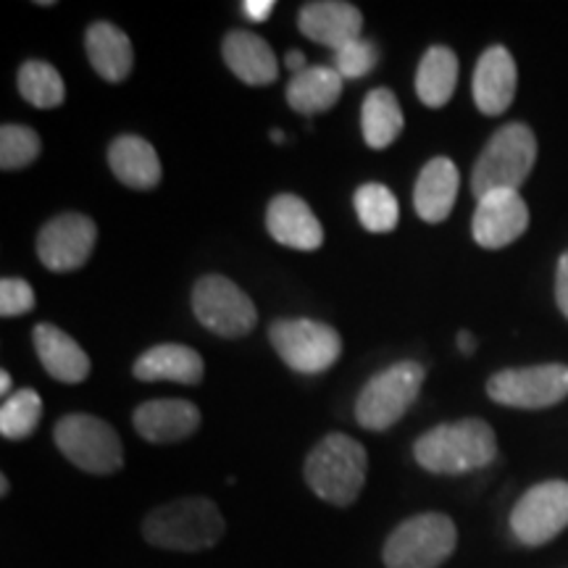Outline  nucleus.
I'll return each instance as SVG.
<instances>
[{
    "label": "nucleus",
    "mask_w": 568,
    "mask_h": 568,
    "mask_svg": "<svg viewBox=\"0 0 568 568\" xmlns=\"http://www.w3.org/2000/svg\"><path fill=\"white\" fill-rule=\"evenodd\" d=\"M414 458L424 471L443 477L479 471L497 458V439L481 418H460L424 432L414 445Z\"/></svg>",
    "instance_id": "nucleus-1"
},
{
    "label": "nucleus",
    "mask_w": 568,
    "mask_h": 568,
    "mask_svg": "<svg viewBox=\"0 0 568 568\" xmlns=\"http://www.w3.org/2000/svg\"><path fill=\"white\" fill-rule=\"evenodd\" d=\"M224 516L209 497H180L151 510L142 521V537L161 550L201 552L224 537Z\"/></svg>",
    "instance_id": "nucleus-2"
},
{
    "label": "nucleus",
    "mask_w": 568,
    "mask_h": 568,
    "mask_svg": "<svg viewBox=\"0 0 568 568\" xmlns=\"http://www.w3.org/2000/svg\"><path fill=\"white\" fill-rule=\"evenodd\" d=\"M305 481L332 506H353L366 485L368 456L358 439L332 432L305 458Z\"/></svg>",
    "instance_id": "nucleus-3"
},
{
    "label": "nucleus",
    "mask_w": 568,
    "mask_h": 568,
    "mask_svg": "<svg viewBox=\"0 0 568 568\" xmlns=\"http://www.w3.org/2000/svg\"><path fill=\"white\" fill-rule=\"evenodd\" d=\"M537 161V138L527 124L510 122L500 126L485 151L474 163L471 172V193L485 197L495 190H516L529 180L531 169Z\"/></svg>",
    "instance_id": "nucleus-4"
},
{
    "label": "nucleus",
    "mask_w": 568,
    "mask_h": 568,
    "mask_svg": "<svg viewBox=\"0 0 568 568\" xmlns=\"http://www.w3.org/2000/svg\"><path fill=\"white\" fill-rule=\"evenodd\" d=\"M424 379L426 368L416 361H400L374 374L355 400V422L368 432H387L414 406Z\"/></svg>",
    "instance_id": "nucleus-5"
},
{
    "label": "nucleus",
    "mask_w": 568,
    "mask_h": 568,
    "mask_svg": "<svg viewBox=\"0 0 568 568\" xmlns=\"http://www.w3.org/2000/svg\"><path fill=\"white\" fill-rule=\"evenodd\" d=\"M458 548V529L445 514L410 516L387 537V568H439Z\"/></svg>",
    "instance_id": "nucleus-6"
},
{
    "label": "nucleus",
    "mask_w": 568,
    "mask_h": 568,
    "mask_svg": "<svg viewBox=\"0 0 568 568\" xmlns=\"http://www.w3.org/2000/svg\"><path fill=\"white\" fill-rule=\"evenodd\" d=\"M55 447L69 464L95 477H109L124 466V445L111 424L90 414L63 416L53 429Z\"/></svg>",
    "instance_id": "nucleus-7"
},
{
    "label": "nucleus",
    "mask_w": 568,
    "mask_h": 568,
    "mask_svg": "<svg viewBox=\"0 0 568 568\" xmlns=\"http://www.w3.org/2000/svg\"><path fill=\"white\" fill-rule=\"evenodd\" d=\"M268 343L297 374H322L343 355V337L337 329L311 318H280L268 326Z\"/></svg>",
    "instance_id": "nucleus-8"
},
{
    "label": "nucleus",
    "mask_w": 568,
    "mask_h": 568,
    "mask_svg": "<svg viewBox=\"0 0 568 568\" xmlns=\"http://www.w3.org/2000/svg\"><path fill=\"white\" fill-rule=\"evenodd\" d=\"M193 314L201 326L226 339L251 335L258 324L255 303L222 274H209L195 282Z\"/></svg>",
    "instance_id": "nucleus-9"
},
{
    "label": "nucleus",
    "mask_w": 568,
    "mask_h": 568,
    "mask_svg": "<svg viewBox=\"0 0 568 568\" xmlns=\"http://www.w3.org/2000/svg\"><path fill=\"white\" fill-rule=\"evenodd\" d=\"M487 395L495 403L508 408L539 410L558 406L568 397V366L566 364H542L506 368L489 376Z\"/></svg>",
    "instance_id": "nucleus-10"
},
{
    "label": "nucleus",
    "mask_w": 568,
    "mask_h": 568,
    "mask_svg": "<svg viewBox=\"0 0 568 568\" xmlns=\"http://www.w3.org/2000/svg\"><path fill=\"white\" fill-rule=\"evenodd\" d=\"M568 527V481H542L521 495L510 510V529L518 542L539 548Z\"/></svg>",
    "instance_id": "nucleus-11"
},
{
    "label": "nucleus",
    "mask_w": 568,
    "mask_h": 568,
    "mask_svg": "<svg viewBox=\"0 0 568 568\" xmlns=\"http://www.w3.org/2000/svg\"><path fill=\"white\" fill-rule=\"evenodd\" d=\"M98 243V226L84 213H61L38 234V255L51 272H77L90 261Z\"/></svg>",
    "instance_id": "nucleus-12"
},
{
    "label": "nucleus",
    "mask_w": 568,
    "mask_h": 568,
    "mask_svg": "<svg viewBox=\"0 0 568 568\" xmlns=\"http://www.w3.org/2000/svg\"><path fill=\"white\" fill-rule=\"evenodd\" d=\"M529 226V209L516 190H495L479 197L471 219L474 243L487 251H500L516 243Z\"/></svg>",
    "instance_id": "nucleus-13"
},
{
    "label": "nucleus",
    "mask_w": 568,
    "mask_h": 568,
    "mask_svg": "<svg viewBox=\"0 0 568 568\" xmlns=\"http://www.w3.org/2000/svg\"><path fill=\"white\" fill-rule=\"evenodd\" d=\"M201 410L195 403L182 397H163V400H148L134 408L132 424L142 439L153 445L180 443L193 437L201 429Z\"/></svg>",
    "instance_id": "nucleus-14"
},
{
    "label": "nucleus",
    "mask_w": 568,
    "mask_h": 568,
    "mask_svg": "<svg viewBox=\"0 0 568 568\" xmlns=\"http://www.w3.org/2000/svg\"><path fill=\"white\" fill-rule=\"evenodd\" d=\"M297 27L308 40L318 45L339 51L347 42L364 38V13L358 6L345 3V0H316V3H305L297 17Z\"/></svg>",
    "instance_id": "nucleus-15"
},
{
    "label": "nucleus",
    "mask_w": 568,
    "mask_h": 568,
    "mask_svg": "<svg viewBox=\"0 0 568 568\" xmlns=\"http://www.w3.org/2000/svg\"><path fill=\"white\" fill-rule=\"evenodd\" d=\"M518 88V71L514 55L508 53V48L493 45L481 53L474 69L471 92L477 109L485 116H500L510 109Z\"/></svg>",
    "instance_id": "nucleus-16"
},
{
    "label": "nucleus",
    "mask_w": 568,
    "mask_h": 568,
    "mask_svg": "<svg viewBox=\"0 0 568 568\" xmlns=\"http://www.w3.org/2000/svg\"><path fill=\"white\" fill-rule=\"evenodd\" d=\"M266 230L274 243L293 251H318L324 243L322 222L311 205L297 195H276L266 209Z\"/></svg>",
    "instance_id": "nucleus-17"
},
{
    "label": "nucleus",
    "mask_w": 568,
    "mask_h": 568,
    "mask_svg": "<svg viewBox=\"0 0 568 568\" xmlns=\"http://www.w3.org/2000/svg\"><path fill=\"white\" fill-rule=\"evenodd\" d=\"M460 190L458 166L445 155L432 159L418 174L414 187V209L426 224H443L453 213Z\"/></svg>",
    "instance_id": "nucleus-18"
},
{
    "label": "nucleus",
    "mask_w": 568,
    "mask_h": 568,
    "mask_svg": "<svg viewBox=\"0 0 568 568\" xmlns=\"http://www.w3.org/2000/svg\"><path fill=\"white\" fill-rule=\"evenodd\" d=\"M42 368L63 385H80L90 376V358L74 337L53 324H38L32 332Z\"/></svg>",
    "instance_id": "nucleus-19"
},
{
    "label": "nucleus",
    "mask_w": 568,
    "mask_h": 568,
    "mask_svg": "<svg viewBox=\"0 0 568 568\" xmlns=\"http://www.w3.org/2000/svg\"><path fill=\"white\" fill-rule=\"evenodd\" d=\"M132 374L140 382H180V385H201L205 364L201 353L190 345L163 343L148 347L134 361Z\"/></svg>",
    "instance_id": "nucleus-20"
},
{
    "label": "nucleus",
    "mask_w": 568,
    "mask_h": 568,
    "mask_svg": "<svg viewBox=\"0 0 568 568\" xmlns=\"http://www.w3.org/2000/svg\"><path fill=\"white\" fill-rule=\"evenodd\" d=\"M222 55L232 74L240 82L253 84V88L272 84L280 77V63H276L272 45L255 32L234 30L226 34Z\"/></svg>",
    "instance_id": "nucleus-21"
},
{
    "label": "nucleus",
    "mask_w": 568,
    "mask_h": 568,
    "mask_svg": "<svg viewBox=\"0 0 568 568\" xmlns=\"http://www.w3.org/2000/svg\"><path fill=\"white\" fill-rule=\"evenodd\" d=\"M109 166L119 182L132 190L159 187L163 169L155 148L138 134H122L111 142Z\"/></svg>",
    "instance_id": "nucleus-22"
},
{
    "label": "nucleus",
    "mask_w": 568,
    "mask_h": 568,
    "mask_svg": "<svg viewBox=\"0 0 568 568\" xmlns=\"http://www.w3.org/2000/svg\"><path fill=\"white\" fill-rule=\"evenodd\" d=\"M84 51H88L90 67L101 74L105 82H124L132 74L134 51L132 42L119 27L109 21H95L84 34Z\"/></svg>",
    "instance_id": "nucleus-23"
},
{
    "label": "nucleus",
    "mask_w": 568,
    "mask_h": 568,
    "mask_svg": "<svg viewBox=\"0 0 568 568\" xmlns=\"http://www.w3.org/2000/svg\"><path fill=\"white\" fill-rule=\"evenodd\" d=\"M343 84L345 80L337 74L335 67H308L301 74H293L284 95H287L293 111L303 113V116H316L339 101Z\"/></svg>",
    "instance_id": "nucleus-24"
},
{
    "label": "nucleus",
    "mask_w": 568,
    "mask_h": 568,
    "mask_svg": "<svg viewBox=\"0 0 568 568\" xmlns=\"http://www.w3.org/2000/svg\"><path fill=\"white\" fill-rule=\"evenodd\" d=\"M406 116H403L400 103H397L395 92L387 88H376L364 98V109H361V130L364 140L374 151H385L400 138Z\"/></svg>",
    "instance_id": "nucleus-25"
},
{
    "label": "nucleus",
    "mask_w": 568,
    "mask_h": 568,
    "mask_svg": "<svg viewBox=\"0 0 568 568\" xmlns=\"http://www.w3.org/2000/svg\"><path fill=\"white\" fill-rule=\"evenodd\" d=\"M458 84V59L450 48L435 45L424 53L416 71V95L429 109H443Z\"/></svg>",
    "instance_id": "nucleus-26"
},
{
    "label": "nucleus",
    "mask_w": 568,
    "mask_h": 568,
    "mask_svg": "<svg viewBox=\"0 0 568 568\" xmlns=\"http://www.w3.org/2000/svg\"><path fill=\"white\" fill-rule=\"evenodd\" d=\"M353 209L358 213V222L364 224V230L374 234L393 232L397 219H400V205H397L395 193L379 182L361 184L353 195Z\"/></svg>",
    "instance_id": "nucleus-27"
},
{
    "label": "nucleus",
    "mask_w": 568,
    "mask_h": 568,
    "mask_svg": "<svg viewBox=\"0 0 568 568\" xmlns=\"http://www.w3.org/2000/svg\"><path fill=\"white\" fill-rule=\"evenodd\" d=\"M19 95L34 109H59L67 98V84H63L59 69L51 67L48 61H27L19 69L17 77Z\"/></svg>",
    "instance_id": "nucleus-28"
},
{
    "label": "nucleus",
    "mask_w": 568,
    "mask_h": 568,
    "mask_svg": "<svg viewBox=\"0 0 568 568\" xmlns=\"http://www.w3.org/2000/svg\"><path fill=\"white\" fill-rule=\"evenodd\" d=\"M42 400L34 389H17L0 408V435L6 439H24L38 429Z\"/></svg>",
    "instance_id": "nucleus-29"
},
{
    "label": "nucleus",
    "mask_w": 568,
    "mask_h": 568,
    "mask_svg": "<svg viewBox=\"0 0 568 568\" xmlns=\"http://www.w3.org/2000/svg\"><path fill=\"white\" fill-rule=\"evenodd\" d=\"M40 155V134L24 124H3L0 130V166L3 172H19Z\"/></svg>",
    "instance_id": "nucleus-30"
},
{
    "label": "nucleus",
    "mask_w": 568,
    "mask_h": 568,
    "mask_svg": "<svg viewBox=\"0 0 568 568\" xmlns=\"http://www.w3.org/2000/svg\"><path fill=\"white\" fill-rule=\"evenodd\" d=\"M376 61H379V48L366 38L347 42L345 48L335 51V69L343 80H361L376 67Z\"/></svg>",
    "instance_id": "nucleus-31"
},
{
    "label": "nucleus",
    "mask_w": 568,
    "mask_h": 568,
    "mask_svg": "<svg viewBox=\"0 0 568 568\" xmlns=\"http://www.w3.org/2000/svg\"><path fill=\"white\" fill-rule=\"evenodd\" d=\"M34 308V290L30 282L19 280V276H6L0 282V314L3 318L24 316Z\"/></svg>",
    "instance_id": "nucleus-32"
},
{
    "label": "nucleus",
    "mask_w": 568,
    "mask_h": 568,
    "mask_svg": "<svg viewBox=\"0 0 568 568\" xmlns=\"http://www.w3.org/2000/svg\"><path fill=\"white\" fill-rule=\"evenodd\" d=\"M556 303L560 314L568 318V251L560 255L558 268H556Z\"/></svg>",
    "instance_id": "nucleus-33"
},
{
    "label": "nucleus",
    "mask_w": 568,
    "mask_h": 568,
    "mask_svg": "<svg viewBox=\"0 0 568 568\" xmlns=\"http://www.w3.org/2000/svg\"><path fill=\"white\" fill-rule=\"evenodd\" d=\"M274 11V0H245L243 3V13L255 24H264V21L272 17Z\"/></svg>",
    "instance_id": "nucleus-34"
},
{
    "label": "nucleus",
    "mask_w": 568,
    "mask_h": 568,
    "mask_svg": "<svg viewBox=\"0 0 568 568\" xmlns=\"http://www.w3.org/2000/svg\"><path fill=\"white\" fill-rule=\"evenodd\" d=\"M458 351L464 355H474V351H477V337H474L471 332L460 329L458 332Z\"/></svg>",
    "instance_id": "nucleus-35"
},
{
    "label": "nucleus",
    "mask_w": 568,
    "mask_h": 568,
    "mask_svg": "<svg viewBox=\"0 0 568 568\" xmlns=\"http://www.w3.org/2000/svg\"><path fill=\"white\" fill-rule=\"evenodd\" d=\"M284 63H287V69L293 71V74H301V71L308 69V67H305V55L301 51H290L287 59H284Z\"/></svg>",
    "instance_id": "nucleus-36"
},
{
    "label": "nucleus",
    "mask_w": 568,
    "mask_h": 568,
    "mask_svg": "<svg viewBox=\"0 0 568 568\" xmlns=\"http://www.w3.org/2000/svg\"><path fill=\"white\" fill-rule=\"evenodd\" d=\"M0 395L9 400L11 397V374L9 372H0Z\"/></svg>",
    "instance_id": "nucleus-37"
},
{
    "label": "nucleus",
    "mask_w": 568,
    "mask_h": 568,
    "mask_svg": "<svg viewBox=\"0 0 568 568\" xmlns=\"http://www.w3.org/2000/svg\"><path fill=\"white\" fill-rule=\"evenodd\" d=\"M272 140L280 145V142H284V132L282 130H272Z\"/></svg>",
    "instance_id": "nucleus-38"
},
{
    "label": "nucleus",
    "mask_w": 568,
    "mask_h": 568,
    "mask_svg": "<svg viewBox=\"0 0 568 568\" xmlns=\"http://www.w3.org/2000/svg\"><path fill=\"white\" fill-rule=\"evenodd\" d=\"M0 493L9 495V479H6V477H0Z\"/></svg>",
    "instance_id": "nucleus-39"
}]
</instances>
